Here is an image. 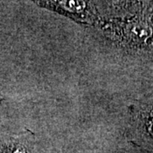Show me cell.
<instances>
[{
    "mask_svg": "<svg viewBox=\"0 0 153 153\" xmlns=\"http://www.w3.org/2000/svg\"><path fill=\"white\" fill-rule=\"evenodd\" d=\"M6 153H27V152L23 146L16 144V145L11 146V147L7 150Z\"/></svg>",
    "mask_w": 153,
    "mask_h": 153,
    "instance_id": "2",
    "label": "cell"
},
{
    "mask_svg": "<svg viewBox=\"0 0 153 153\" xmlns=\"http://www.w3.org/2000/svg\"><path fill=\"white\" fill-rule=\"evenodd\" d=\"M149 129H150V131L152 132L153 134V117L152 118V120L150 122V127H149Z\"/></svg>",
    "mask_w": 153,
    "mask_h": 153,
    "instance_id": "3",
    "label": "cell"
},
{
    "mask_svg": "<svg viewBox=\"0 0 153 153\" xmlns=\"http://www.w3.org/2000/svg\"><path fill=\"white\" fill-rule=\"evenodd\" d=\"M58 5L60 9L71 13H81L86 8V3L76 2V1H62L58 2Z\"/></svg>",
    "mask_w": 153,
    "mask_h": 153,
    "instance_id": "1",
    "label": "cell"
}]
</instances>
